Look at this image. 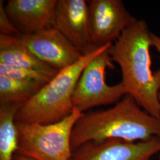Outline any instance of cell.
<instances>
[{
  "label": "cell",
  "mask_w": 160,
  "mask_h": 160,
  "mask_svg": "<svg viewBox=\"0 0 160 160\" xmlns=\"http://www.w3.org/2000/svg\"><path fill=\"white\" fill-rule=\"evenodd\" d=\"M151 32L145 21L137 20L109 48L113 61L122 71L127 94L143 110L160 119V69L151 68Z\"/></svg>",
  "instance_id": "cell-1"
},
{
  "label": "cell",
  "mask_w": 160,
  "mask_h": 160,
  "mask_svg": "<svg viewBox=\"0 0 160 160\" xmlns=\"http://www.w3.org/2000/svg\"><path fill=\"white\" fill-rule=\"evenodd\" d=\"M160 138V119L139 108L126 94L112 108L83 114L76 122L71 136L72 151L91 141L120 139L145 141Z\"/></svg>",
  "instance_id": "cell-2"
},
{
  "label": "cell",
  "mask_w": 160,
  "mask_h": 160,
  "mask_svg": "<svg viewBox=\"0 0 160 160\" xmlns=\"http://www.w3.org/2000/svg\"><path fill=\"white\" fill-rule=\"evenodd\" d=\"M112 44L98 48L84 55L74 64L60 70L20 107L16 115V122L48 125L68 117L74 109L72 96L82 71L91 61Z\"/></svg>",
  "instance_id": "cell-3"
},
{
  "label": "cell",
  "mask_w": 160,
  "mask_h": 160,
  "mask_svg": "<svg viewBox=\"0 0 160 160\" xmlns=\"http://www.w3.org/2000/svg\"><path fill=\"white\" fill-rule=\"evenodd\" d=\"M83 114L74 108L68 117L55 123L16 122L18 134L17 154L34 160H71L72 132Z\"/></svg>",
  "instance_id": "cell-4"
},
{
  "label": "cell",
  "mask_w": 160,
  "mask_h": 160,
  "mask_svg": "<svg viewBox=\"0 0 160 160\" xmlns=\"http://www.w3.org/2000/svg\"><path fill=\"white\" fill-rule=\"evenodd\" d=\"M109 49L98 55L86 66L75 87L72 102L74 107L82 113L96 106L118 102L127 94L122 82L114 86H109L106 82V69L114 68Z\"/></svg>",
  "instance_id": "cell-5"
},
{
  "label": "cell",
  "mask_w": 160,
  "mask_h": 160,
  "mask_svg": "<svg viewBox=\"0 0 160 160\" xmlns=\"http://www.w3.org/2000/svg\"><path fill=\"white\" fill-rule=\"evenodd\" d=\"M90 38L96 48L113 43L137 19L120 0H92L88 2Z\"/></svg>",
  "instance_id": "cell-6"
},
{
  "label": "cell",
  "mask_w": 160,
  "mask_h": 160,
  "mask_svg": "<svg viewBox=\"0 0 160 160\" xmlns=\"http://www.w3.org/2000/svg\"><path fill=\"white\" fill-rule=\"evenodd\" d=\"M14 37L17 42L42 61L59 71L74 64L84 56L53 28L36 33Z\"/></svg>",
  "instance_id": "cell-7"
},
{
  "label": "cell",
  "mask_w": 160,
  "mask_h": 160,
  "mask_svg": "<svg viewBox=\"0 0 160 160\" xmlns=\"http://www.w3.org/2000/svg\"><path fill=\"white\" fill-rule=\"evenodd\" d=\"M160 153V138L131 142L120 139L91 141L72 151L70 160H151Z\"/></svg>",
  "instance_id": "cell-8"
},
{
  "label": "cell",
  "mask_w": 160,
  "mask_h": 160,
  "mask_svg": "<svg viewBox=\"0 0 160 160\" xmlns=\"http://www.w3.org/2000/svg\"><path fill=\"white\" fill-rule=\"evenodd\" d=\"M52 28L63 34L83 55L98 49L92 45L88 5L84 0H58Z\"/></svg>",
  "instance_id": "cell-9"
},
{
  "label": "cell",
  "mask_w": 160,
  "mask_h": 160,
  "mask_svg": "<svg viewBox=\"0 0 160 160\" xmlns=\"http://www.w3.org/2000/svg\"><path fill=\"white\" fill-rule=\"evenodd\" d=\"M57 0H10L7 15L22 34H33L52 28Z\"/></svg>",
  "instance_id": "cell-10"
},
{
  "label": "cell",
  "mask_w": 160,
  "mask_h": 160,
  "mask_svg": "<svg viewBox=\"0 0 160 160\" xmlns=\"http://www.w3.org/2000/svg\"><path fill=\"white\" fill-rule=\"evenodd\" d=\"M0 63L38 70L52 77L59 71L36 57L14 36L2 34H0Z\"/></svg>",
  "instance_id": "cell-11"
},
{
  "label": "cell",
  "mask_w": 160,
  "mask_h": 160,
  "mask_svg": "<svg viewBox=\"0 0 160 160\" xmlns=\"http://www.w3.org/2000/svg\"><path fill=\"white\" fill-rule=\"evenodd\" d=\"M23 104H0V160H13L18 148L16 115Z\"/></svg>",
  "instance_id": "cell-12"
},
{
  "label": "cell",
  "mask_w": 160,
  "mask_h": 160,
  "mask_svg": "<svg viewBox=\"0 0 160 160\" xmlns=\"http://www.w3.org/2000/svg\"><path fill=\"white\" fill-rule=\"evenodd\" d=\"M46 84L0 75V104H23Z\"/></svg>",
  "instance_id": "cell-13"
},
{
  "label": "cell",
  "mask_w": 160,
  "mask_h": 160,
  "mask_svg": "<svg viewBox=\"0 0 160 160\" xmlns=\"http://www.w3.org/2000/svg\"><path fill=\"white\" fill-rule=\"evenodd\" d=\"M0 75L17 80L37 82L43 84H46L53 78L46 73L38 70L2 63H0Z\"/></svg>",
  "instance_id": "cell-14"
},
{
  "label": "cell",
  "mask_w": 160,
  "mask_h": 160,
  "mask_svg": "<svg viewBox=\"0 0 160 160\" xmlns=\"http://www.w3.org/2000/svg\"><path fill=\"white\" fill-rule=\"evenodd\" d=\"M0 32L1 34L18 36L22 33L13 25L6 13L4 1H0Z\"/></svg>",
  "instance_id": "cell-15"
},
{
  "label": "cell",
  "mask_w": 160,
  "mask_h": 160,
  "mask_svg": "<svg viewBox=\"0 0 160 160\" xmlns=\"http://www.w3.org/2000/svg\"><path fill=\"white\" fill-rule=\"evenodd\" d=\"M151 38L152 43V46L155 48L157 51L158 52L160 55V37L157 35L151 33Z\"/></svg>",
  "instance_id": "cell-16"
},
{
  "label": "cell",
  "mask_w": 160,
  "mask_h": 160,
  "mask_svg": "<svg viewBox=\"0 0 160 160\" xmlns=\"http://www.w3.org/2000/svg\"><path fill=\"white\" fill-rule=\"evenodd\" d=\"M13 160H33V159H32V158H28V157H25V156H23V155H22L18 154H16L14 155V158H13Z\"/></svg>",
  "instance_id": "cell-17"
},
{
  "label": "cell",
  "mask_w": 160,
  "mask_h": 160,
  "mask_svg": "<svg viewBox=\"0 0 160 160\" xmlns=\"http://www.w3.org/2000/svg\"><path fill=\"white\" fill-rule=\"evenodd\" d=\"M159 100H160V94H159Z\"/></svg>",
  "instance_id": "cell-18"
},
{
  "label": "cell",
  "mask_w": 160,
  "mask_h": 160,
  "mask_svg": "<svg viewBox=\"0 0 160 160\" xmlns=\"http://www.w3.org/2000/svg\"><path fill=\"white\" fill-rule=\"evenodd\" d=\"M159 160H160V155H159Z\"/></svg>",
  "instance_id": "cell-19"
}]
</instances>
